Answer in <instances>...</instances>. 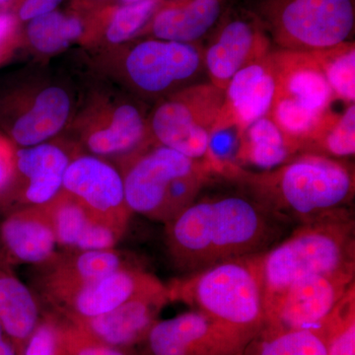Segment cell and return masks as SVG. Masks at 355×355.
Returning <instances> with one entry per match:
<instances>
[{"label":"cell","mask_w":355,"mask_h":355,"mask_svg":"<svg viewBox=\"0 0 355 355\" xmlns=\"http://www.w3.org/2000/svg\"><path fill=\"white\" fill-rule=\"evenodd\" d=\"M286 223L251 196L202 198L165 223V246L178 272L190 275L263 253L280 241Z\"/></svg>","instance_id":"1"},{"label":"cell","mask_w":355,"mask_h":355,"mask_svg":"<svg viewBox=\"0 0 355 355\" xmlns=\"http://www.w3.org/2000/svg\"><path fill=\"white\" fill-rule=\"evenodd\" d=\"M242 179L250 196L284 220L299 224L347 209L354 196V174L335 158L307 153L261 173L229 171Z\"/></svg>","instance_id":"2"},{"label":"cell","mask_w":355,"mask_h":355,"mask_svg":"<svg viewBox=\"0 0 355 355\" xmlns=\"http://www.w3.org/2000/svg\"><path fill=\"white\" fill-rule=\"evenodd\" d=\"M87 55L90 73L144 102H158L193 85L205 69L203 53L195 44L156 38L132 40Z\"/></svg>","instance_id":"3"},{"label":"cell","mask_w":355,"mask_h":355,"mask_svg":"<svg viewBox=\"0 0 355 355\" xmlns=\"http://www.w3.org/2000/svg\"><path fill=\"white\" fill-rule=\"evenodd\" d=\"M354 220L349 209L301 224L259 254L266 311L299 280L355 270Z\"/></svg>","instance_id":"4"},{"label":"cell","mask_w":355,"mask_h":355,"mask_svg":"<svg viewBox=\"0 0 355 355\" xmlns=\"http://www.w3.org/2000/svg\"><path fill=\"white\" fill-rule=\"evenodd\" d=\"M86 76L62 135L83 153L114 164L153 144L144 102L106 79L90 72Z\"/></svg>","instance_id":"5"},{"label":"cell","mask_w":355,"mask_h":355,"mask_svg":"<svg viewBox=\"0 0 355 355\" xmlns=\"http://www.w3.org/2000/svg\"><path fill=\"white\" fill-rule=\"evenodd\" d=\"M259 254L224 261L173 279L167 284L170 300L183 302L254 340L266 321Z\"/></svg>","instance_id":"6"},{"label":"cell","mask_w":355,"mask_h":355,"mask_svg":"<svg viewBox=\"0 0 355 355\" xmlns=\"http://www.w3.org/2000/svg\"><path fill=\"white\" fill-rule=\"evenodd\" d=\"M79 91L64 74L40 62L0 84V130L17 147L43 144L69 127Z\"/></svg>","instance_id":"7"},{"label":"cell","mask_w":355,"mask_h":355,"mask_svg":"<svg viewBox=\"0 0 355 355\" xmlns=\"http://www.w3.org/2000/svg\"><path fill=\"white\" fill-rule=\"evenodd\" d=\"M249 12L282 51L330 50L354 31V0H254Z\"/></svg>","instance_id":"8"},{"label":"cell","mask_w":355,"mask_h":355,"mask_svg":"<svg viewBox=\"0 0 355 355\" xmlns=\"http://www.w3.org/2000/svg\"><path fill=\"white\" fill-rule=\"evenodd\" d=\"M223 98L224 91L212 84H202L159 100L148 116L154 144L209 163L210 137Z\"/></svg>","instance_id":"9"},{"label":"cell","mask_w":355,"mask_h":355,"mask_svg":"<svg viewBox=\"0 0 355 355\" xmlns=\"http://www.w3.org/2000/svg\"><path fill=\"white\" fill-rule=\"evenodd\" d=\"M272 57L277 92L270 116L287 135L304 137L323 121L335 96L312 51H282Z\"/></svg>","instance_id":"10"},{"label":"cell","mask_w":355,"mask_h":355,"mask_svg":"<svg viewBox=\"0 0 355 355\" xmlns=\"http://www.w3.org/2000/svg\"><path fill=\"white\" fill-rule=\"evenodd\" d=\"M81 153L64 135L36 146L17 147L12 179L0 196V209L7 214L48 205L62 191L67 167Z\"/></svg>","instance_id":"11"},{"label":"cell","mask_w":355,"mask_h":355,"mask_svg":"<svg viewBox=\"0 0 355 355\" xmlns=\"http://www.w3.org/2000/svg\"><path fill=\"white\" fill-rule=\"evenodd\" d=\"M207 164L209 165L205 161L193 160L174 149L153 144L114 165L123 176L130 211L159 221L173 182Z\"/></svg>","instance_id":"12"},{"label":"cell","mask_w":355,"mask_h":355,"mask_svg":"<svg viewBox=\"0 0 355 355\" xmlns=\"http://www.w3.org/2000/svg\"><path fill=\"white\" fill-rule=\"evenodd\" d=\"M144 340L149 355H243L253 340L196 310L158 320Z\"/></svg>","instance_id":"13"},{"label":"cell","mask_w":355,"mask_h":355,"mask_svg":"<svg viewBox=\"0 0 355 355\" xmlns=\"http://www.w3.org/2000/svg\"><path fill=\"white\" fill-rule=\"evenodd\" d=\"M352 286L354 270L299 280L266 309L263 327L316 331Z\"/></svg>","instance_id":"14"},{"label":"cell","mask_w":355,"mask_h":355,"mask_svg":"<svg viewBox=\"0 0 355 355\" xmlns=\"http://www.w3.org/2000/svg\"><path fill=\"white\" fill-rule=\"evenodd\" d=\"M62 190L97 218L127 231L132 212L125 200L121 173L111 161L79 153L67 167Z\"/></svg>","instance_id":"15"},{"label":"cell","mask_w":355,"mask_h":355,"mask_svg":"<svg viewBox=\"0 0 355 355\" xmlns=\"http://www.w3.org/2000/svg\"><path fill=\"white\" fill-rule=\"evenodd\" d=\"M34 268V291L44 302H49L65 292L109 273L139 266L132 254L113 248L92 251H58L51 260Z\"/></svg>","instance_id":"16"},{"label":"cell","mask_w":355,"mask_h":355,"mask_svg":"<svg viewBox=\"0 0 355 355\" xmlns=\"http://www.w3.org/2000/svg\"><path fill=\"white\" fill-rule=\"evenodd\" d=\"M163 282L140 268H123L87 282L49 301L72 322L106 314Z\"/></svg>","instance_id":"17"},{"label":"cell","mask_w":355,"mask_h":355,"mask_svg":"<svg viewBox=\"0 0 355 355\" xmlns=\"http://www.w3.org/2000/svg\"><path fill=\"white\" fill-rule=\"evenodd\" d=\"M277 92L272 55L256 58L229 81L214 130L234 127L239 132L268 116Z\"/></svg>","instance_id":"18"},{"label":"cell","mask_w":355,"mask_h":355,"mask_svg":"<svg viewBox=\"0 0 355 355\" xmlns=\"http://www.w3.org/2000/svg\"><path fill=\"white\" fill-rule=\"evenodd\" d=\"M170 300L167 284L149 289L116 309L90 319L74 321L77 328L98 342L123 347L144 340Z\"/></svg>","instance_id":"19"},{"label":"cell","mask_w":355,"mask_h":355,"mask_svg":"<svg viewBox=\"0 0 355 355\" xmlns=\"http://www.w3.org/2000/svg\"><path fill=\"white\" fill-rule=\"evenodd\" d=\"M268 37L258 20L248 13L228 18L203 53L211 84L224 91L245 65L266 55Z\"/></svg>","instance_id":"20"},{"label":"cell","mask_w":355,"mask_h":355,"mask_svg":"<svg viewBox=\"0 0 355 355\" xmlns=\"http://www.w3.org/2000/svg\"><path fill=\"white\" fill-rule=\"evenodd\" d=\"M58 246L92 251L116 248L125 231L93 216L73 196L62 190L44 205Z\"/></svg>","instance_id":"21"},{"label":"cell","mask_w":355,"mask_h":355,"mask_svg":"<svg viewBox=\"0 0 355 355\" xmlns=\"http://www.w3.org/2000/svg\"><path fill=\"white\" fill-rule=\"evenodd\" d=\"M58 247L44 207L14 210L0 224V261L7 266L43 265Z\"/></svg>","instance_id":"22"},{"label":"cell","mask_w":355,"mask_h":355,"mask_svg":"<svg viewBox=\"0 0 355 355\" xmlns=\"http://www.w3.org/2000/svg\"><path fill=\"white\" fill-rule=\"evenodd\" d=\"M162 3V0H142L137 3L104 7L88 14L81 46L88 51L101 50L135 40L146 32Z\"/></svg>","instance_id":"23"},{"label":"cell","mask_w":355,"mask_h":355,"mask_svg":"<svg viewBox=\"0 0 355 355\" xmlns=\"http://www.w3.org/2000/svg\"><path fill=\"white\" fill-rule=\"evenodd\" d=\"M221 13V0L163 2L144 33L165 41L195 44L216 24Z\"/></svg>","instance_id":"24"},{"label":"cell","mask_w":355,"mask_h":355,"mask_svg":"<svg viewBox=\"0 0 355 355\" xmlns=\"http://www.w3.org/2000/svg\"><path fill=\"white\" fill-rule=\"evenodd\" d=\"M41 299L0 261V324L14 343L25 345L42 319Z\"/></svg>","instance_id":"25"},{"label":"cell","mask_w":355,"mask_h":355,"mask_svg":"<svg viewBox=\"0 0 355 355\" xmlns=\"http://www.w3.org/2000/svg\"><path fill=\"white\" fill-rule=\"evenodd\" d=\"M28 22L23 32V46L41 64L64 53L72 44H83L87 27V18L55 10Z\"/></svg>","instance_id":"26"},{"label":"cell","mask_w":355,"mask_h":355,"mask_svg":"<svg viewBox=\"0 0 355 355\" xmlns=\"http://www.w3.org/2000/svg\"><path fill=\"white\" fill-rule=\"evenodd\" d=\"M239 150L245 161L268 171L287 162L298 147L270 116H266L243 132Z\"/></svg>","instance_id":"27"},{"label":"cell","mask_w":355,"mask_h":355,"mask_svg":"<svg viewBox=\"0 0 355 355\" xmlns=\"http://www.w3.org/2000/svg\"><path fill=\"white\" fill-rule=\"evenodd\" d=\"M243 355H329V352L323 336L317 331L263 327Z\"/></svg>","instance_id":"28"},{"label":"cell","mask_w":355,"mask_h":355,"mask_svg":"<svg viewBox=\"0 0 355 355\" xmlns=\"http://www.w3.org/2000/svg\"><path fill=\"white\" fill-rule=\"evenodd\" d=\"M354 287H350L317 330L327 343L329 355H355Z\"/></svg>","instance_id":"29"},{"label":"cell","mask_w":355,"mask_h":355,"mask_svg":"<svg viewBox=\"0 0 355 355\" xmlns=\"http://www.w3.org/2000/svg\"><path fill=\"white\" fill-rule=\"evenodd\" d=\"M323 70L334 96L349 102L355 99V48L352 42L330 50L312 51Z\"/></svg>","instance_id":"30"},{"label":"cell","mask_w":355,"mask_h":355,"mask_svg":"<svg viewBox=\"0 0 355 355\" xmlns=\"http://www.w3.org/2000/svg\"><path fill=\"white\" fill-rule=\"evenodd\" d=\"M314 141L322 155L331 158L354 156L355 153V106L350 104L342 116L327 123L326 116L308 142Z\"/></svg>","instance_id":"31"},{"label":"cell","mask_w":355,"mask_h":355,"mask_svg":"<svg viewBox=\"0 0 355 355\" xmlns=\"http://www.w3.org/2000/svg\"><path fill=\"white\" fill-rule=\"evenodd\" d=\"M62 333L50 315L42 317L25 343L24 355H60Z\"/></svg>","instance_id":"32"},{"label":"cell","mask_w":355,"mask_h":355,"mask_svg":"<svg viewBox=\"0 0 355 355\" xmlns=\"http://www.w3.org/2000/svg\"><path fill=\"white\" fill-rule=\"evenodd\" d=\"M23 46L20 20L11 10H0V67L12 60Z\"/></svg>","instance_id":"33"},{"label":"cell","mask_w":355,"mask_h":355,"mask_svg":"<svg viewBox=\"0 0 355 355\" xmlns=\"http://www.w3.org/2000/svg\"><path fill=\"white\" fill-rule=\"evenodd\" d=\"M62 338L65 347L71 355H130L121 350V347L98 342L77 327L65 331Z\"/></svg>","instance_id":"34"},{"label":"cell","mask_w":355,"mask_h":355,"mask_svg":"<svg viewBox=\"0 0 355 355\" xmlns=\"http://www.w3.org/2000/svg\"><path fill=\"white\" fill-rule=\"evenodd\" d=\"M62 0H14L11 11L20 22H28L38 16L55 11Z\"/></svg>","instance_id":"35"},{"label":"cell","mask_w":355,"mask_h":355,"mask_svg":"<svg viewBox=\"0 0 355 355\" xmlns=\"http://www.w3.org/2000/svg\"><path fill=\"white\" fill-rule=\"evenodd\" d=\"M17 146L0 132V196L6 191L12 179Z\"/></svg>","instance_id":"36"},{"label":"cell","mask_w":355,"mask_h":355,"mask_svg":"<svg viewBox=\"0 0 355 355\" xmlns=\"http://www.w3.org/2000/svg\"><path fill=\"white\" fill-rule=\"evenodd\" d=\"M109 0H74V6L79 12H95L104 8Z\"/></svg>","instance_id":"37"},{"label":"cell","mask_w":355,"mask_h":355,"mask_svg":"<svg viewBox=\"0 0 355 355\" xmlns=\"http://www.w3.org/2000/svg\"><path fill=\"white\" fill-rule=\"evenodd\" d=\"M0 355H17L12 343L7 340L6 338L0 342Z\"/></svg>","instance_id":"38"},{"label":"cell","mask_w":355,"mask_h":355,"mask_svg":"<svg viewBox=\"0 0 355 355\" xmlns=\"http://www.w3.org/2000/svg\"><path fill=\"white\" fill-rule=\"evenodd\" d=\"M14 0H0V10H6L7 7L12 6Z\"/></svg>","instance_id":"39"},{"label":"cell","mask_w":355,"mask_h":355,"mask_svg":"<svg viewBox=\"0 0 355 355\" xmlns=\"http://www.w3.org/2000/svg\"><path fill=\"white\" fill-rule=\"evenodd\" d=\"M119 1H120L121 4H132L142 1V0H119Z\"/></svg>","instance_id":"40"},{"label":"cell","mask_w":355,"mask_h":355,"mask_svg":"<svg viewBox=\"0 0 355 355\" xmlns=\"http://www.w3.org/2000/svg\"><path fill=\"white\" fill-rule=\"evenodd\" d=\"M4 338H6V336H4L3 329H2L1 324H0V342H1Z\"/></svg>","instance_id":"41"}]
</instances>
